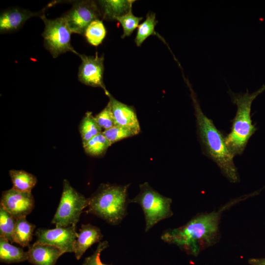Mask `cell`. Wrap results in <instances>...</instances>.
I'll return each instance as SVG.
<instances>
[{
    "label": "cell",
    "instance_id": "obj_8",
    "mask_svg": "<svg viewBox=\"0 0 265 265\" xmlns=\"http://www.w3.org/2000/svg\"><path fill=\"white\" fill-rule=\"evenodd\" d=\"M72 33L84 35L87 27L93 21L102 18L101 11L94 0H80L63 15Z\"/></svg>",
    "mask_w": 265,
    "mask_h": 265
},
{
    "label": "cell",
    "instance_id": "obj_16",
    "mask_svg": "<svg viewBox=\"0 0 265 265\" xmlns=\"http://www.w3.org/2000/svg\"><path fill=\"white\" fill-rule=\"evenodd\" d=\"M132 0H103L98 3L101 8L102 19L115 20V18L127 13L132 9Z\"/></svg>",
    "mask_w": 265,
    "mask_h": 265
},
{
    "label": "cell",
    "instance_id": "obj_5",
    "mask_svg": "<svg viewBox=\"0 0 265 265\" xmlns=\"http://www.w3.org/2000/svg\"><path fill=\"white\" fill-rule=\"evenodd\" d=\"M139 193L129 203L139 204L145 219V232L162 220L172 216V199L160 194L145 182L139 186Z\"/></svg>",
    "mask_w": 265,
    "mask_h": 265
},
{
    "label": "cell",
    "instance_id": "obj_19",
    "mask_svg": "<svg viewBox=\"0 0 265 265\" xmlns=\"http://www.w3.org/2000/svg\"><path fill=\"white\" fill-rule=\"evenodd\" d=\"M9 175L12 188L21 192H31L37 181L34 175L22 170H10Z\"/></svg>",
    "mask_w": 265,
    "mask_h": 265
},
{
    "label": "cell",
    "instance_id": "obj_14",
    "mask_svg": "<svg viewBox=\"0 0 265 265\" xmlns=\"http://www.w3.org/2000/svg\"><path fill=\"white\" fill-rule=\"evenodd\" d=\"M27 261L33 265H55L63 254L57 247L34 242L28 247Z\"/></svg>",
    "mask_w": 265,
    "mask_h": 265
},
{
    "label": "cell",
    "instance_id": "obj_15",
    "mask_svg": "<svg viewBox=\"0 0 265 265\" xmlns=\"http://www.w3.org/2000/svg\"><path fill=\"white\" fill-rule=\"evenodd\" d=\"M103 235L101 230L91 224H82L74 244V253L80 260L85 251L93 244L101 242Z\"/></svg>",
    "mask_w": 265,
    "mask_h": 265
},
{
    "label": "cell",
    "instance_id": "obj_3",
    "mask_svg": "<svg viewBox=\"0 0 265 265\" xmlns=\"http://www.w3.org/2000/svg\"><path fill=\"white\" fill-rule=\"evenodd\" d=\"M265 91V84L259 89L249 93H235L230 88L228 91L232 102L237 106L234 118L231 121L230 132L225 136L226 145L233 155H241L244 152L249 140L257 130L252 123L251 110L253 101Z\"/></svg>",
    "mask_w": 265,
    "mask_h": 265
},
{
    "label": "cell",
    "instance_id": "obj_13",
    "mask_svg": "<svg viewBox=\"0 0 265 265\" xmlns=\"http://www.w3.org/2000/svg\"><path fill=\"white\" fill-rule=\"evenodd\" d=\"M109 98L114 119L115 126L140 132V127L134 108L115 99L107 90L105 92Z\"/></svg>",
    "mask_w": 265,
    "mask_h": 265
},
{
    "label": "cell",
    "instance_id": "obj_17",
    "mask_svg": "<svg viewBox=\"0 0 265 265\" xmlns=\"http://www.w3.org/2000/svg\"><path fill=\"white\" fill-rule=\"evenodd\" d=\"M27 252L9 243L3 237H0V260L6 264L18 263L27 261Z\"/></svg>",
    "mask_w": 265,
    "mask_h": 265
},
{
    "label": "cell",
    "instance_id": "obj_28",
    "mask_svg": "<svg viewBox=\"0 0 265 265\" xmlns=\"http://www.w3.org/2000/svg\"><path fill=\"white\" fill-rule=\"evenodd\" d=\"M108 246L107 241L99 242L94 252L86 257L81 265H108L104 264L101 260V254L103 251Z\"/></svg>",
    "mask_w": 265,
    "mask_h": 265
},
{
    "label": "cell",
    "instance_id": "obj_1",
    "mask_svg": "<svg viewBox=\"0 0 265 265\" xmlns=\"http://www.w3.org/2000/svg\"><path fill=\"white\" fill-rule=\"evenodd\" d=\"M256 193V191L232 199L216 211L199 213L185 225L164 231L161 239L165 242L177 245L188 254L196 256L219 240V224L223 212L254 196Z\"/></svg>",
    "mask_w": 265,
    "mask_h": 265
},
{
    "label": "cell",
    "instance_id": "obj_9",
    "mask_svg": "<svg viewBox=\"0 0 265 265\" xmlns=\"http://www.w3.org/2000/svg\"><path fill=\"white\" fill-rule=\"evenodd\" d=\"M77 233L76 225H74L52 229H38L35 232V242L55 246L63 254L74 253V244Z\"/></svg>",
    "mask_w": 265,
    "mask_h": 265
},
{
    "label": "cell",
    "instance_id": "obj_24",
    "mask_svg": "<svg viewBox=\"0 0 265 265\" xmlns=\"http://www.w3.org/2000/svg\"><path fill=\"white\" fill-rule=\"evenodd\" d=\"M16 219L10 213L0 206V237L13 242V233Z\"/></svg>",
    "mask_w": 265,
    "mask_h": 265
},
{
    "label": "cell",
    "instance_id": "obj_26",
    "mask_svg": "<svg viewBox=\"0 0 265 265\" xmlns=\"http://www.w3.org/2000/svg\"><path fill=\"white\" fill-rule=\"evenodd\" d=\"M102 132L111 145L118 141L138 134L134 130L117 126H114L104 130Z\"/></svg>",
    "mask_w": 265,
    "mask_h": 265
},
{
    "label": "cell",
    "instance_id": "obj_22",
    "mask_svg": "<svg viewBox=\"0 0 265 265\" xmlns=\"http://www.w3.org/2000/svg\"><path fill=\"white\" fill-rule=\"evenodd\" d=\"M158 23L156 19V14L152 12L147 14L146 19L139 25L134 42L137 46L140 47L143 42L150 36L158 35L155 27Z\"/></svg>",
    "mask_w": 265,
    "mask_h": 265
},
{
    "label": "cell",
    "instance_id": "obj_10",
    "mask_svg": "<svg viewBox=\"0 0 265 265\" xmlns=\"http://www.w3.org/2000/svg\"><path fill=\"white\" fill-rule=\"evenodd\" d=\"M81 63L79 68L78 79L83 84L92 87H99L107 91L103 82L104 56H99L96 53L94 56L79 54Z\"/></svg>",
    "mask_w": 265,
    "mask_h": 265
},
{
    "label": "cell",
    "instance_id": "obj_18",
    "mask_svg": "<svg viewBox=\"0 0 265 265\" xmlns=\"http://www.w3.org/2000/svg\"><path fill=\"white\" fill-rule=\"evenodd\" d=\"M35 228L34 224L27 221L26 217L16 219L13 233V242L22 247L28 246L32 239Z\"/></svg>",
    "mask_w": 265,
    "mask_h": 265
},
{
    "label": "cell",
    "instance_id": "obj_20",
    "mask_svg": "<svg viewBox=\"0 0 265 265\" xmlns=\"http://www.w3.org/2000/svg\"><path fill=\"white\" fill-rule=\"evenodd\" d=\"M102 128L97 123L95 116L90 111L87 112L82 119L79 126V131L82 145L93 137L102 132Z\"/></svg>",
    "mask_w": 265,
    "mask_h": 265
},
{
    "label": "cell",
    "instance_id": "obj_12",
    "mask_svg": "<svg viewBox=\"0 0 265 265\" xmlns=\"http://www.w3.org/2000/svg\"><path fill=\"white\" fill-rule=\"evenodd\" d=\"M45 9L32 12L20 7H11L3 11L0 15V33L13 32L21 28L27 20L33 17L45 14Z\"/></svg>",
    "mask_w": 265,
    "mask_h": 265
},
{
    "label": "cell",
    "instance_id": "obj_11",
    "mask_svg": "<svg viewBox=\"0 0 265 265\" xmlns=\"http://www.w3.org/2000/svg\"><path fill=\"white\" fill-rule=\"evenodd\" d=\"M0 206L15 219L26 217L34 207V200L31 192H24L13 188L2 193Z\"/></svg>",
    "mask_w": 265,
    "mask_h": 265
},
{
    "label": "cell",
    "instance_id": "obj_4",
    "mask_svg": "<svg viewBox=\"0 0 265 265\" xmlns=\"http://www.w3.org/2000/svg\"><path fill=\"white\" fill-rule=\"evenodd\" d=\"M129 186L101 184L88 198L86 212L97 216L111 224H118L127 212Z\"/></svg>",
    "mask_w": 265,
    "mask_h": 265
},
{
    "label": "cell",
    "instance_id": "obj_29",
    "mask_svg": "<svg viewBox=\"0 0 265 265\" xmlns=\"http://www.w3.org/2000/svg\"><path fill=\"white\" fill-rule=\"evenodd\" d=\"M248 263L250 265H265V258H250Z\"/></svg>",
    "mask_w": 265,
    "mask_h": 265
},
{
    "label": "cell",
    "instance_id": "obj_6",
    "mask_svg": "<svg viewBox=\"0 0 265 265\" xmlns=\"http://www.w3.org/2000/svg\"><path fill=\"white\" fill-rule=\"evenodd\" d=\"M60 202L52 219L56 227L76 225L83 210L88 205L89 199L78 192L66 179Z\"/></svg>",
    "mask_w": 265,
    "mask_h": 265
},
{
    "label": "cell",
    "instance_id": "obj_25",
    "mask_svg": "<svg viewBox=\"0 0 265 265\" xmlns=\"http://www.w3.org/2000/svg\"><path fill=\"white\" fill-rule=\"evenodd\" d=\"M143 20V17H136L132 14V9L127 13L118 17L115 20L117 21L122 26L123 33L121 37L124 38L130 36L136 27L139 22Z\"/></svg>",
    "mask_w": 265,
    "mask_h": 265
},
{
    "label": "cell",
    "instance_id": "obj_7",
    "mask_svg": "<svg viewBox=\"0 0 265 265\" xmlns=\"http://www.w3.org/2000/svg\"><path fill=\"white\" fill-rule=\"evenodd\" d=\"M40 18L45 25L44 30L42 34L44 45L53 58L68 52L79 55L71 45L72 32L62 16L48 19L44 14Z\"/></svg>",
    "mask_w": 265,
    "mask_h": 265
},
{
    "label": "cell",
    "instance_id": "obj_2",
    "mask_svg": "<svg viewBox=\"0 0 265 265\" xmlns=\"http://www.w3.org/2000/svg\"><path fill=\"white\" fill-rule=\"evenodd\" d=\"M184 80L188 87L196 117L197 132L203 154L213 161L222 174L231 183L239 181L234 156L225 142V136L216 128L212 120L203 112L197 95L189 80Z\"/></svg>",
    "mask_w": 265,
    "mask_h": 265
},
{
    "label": "cell",
    "instance_id": "obj_21",
    "mask_svg": "<svg viewBox=\"0 0 265 265\" xmlns=\"http://www.w3.org/2000/svg\"><path fill=\"white\" fill-rule=\"evenodd\" d=\"M106 30L102 20L98 19L92 22L87 27L84 33L87 42L92 46L97 47L105 38Z\"/></svg>",
    "mask_w": 265,
    "mask_h": 265
},
{
    "label": "cell",
    "instance_id": "obj_27",
    "mask_svg": "<svg viewBox=\"0 0 265 265\" xmlns=\"http://www.w3.org/2000/svg\"><path fill=\"white\" fill-rule=\"evenodd\" d=\"M95 118L100 127L104 130L115 126L113 115L109 102L105 108L95 116Z\"/></svg>",
    "mask_w": 265,
    "mask_h": 265
},
{
    "label": "cell",
    "instance_id": "obj_23",
    "mask_svg": "<svg viewBox=\"0 0 265 265\" xmlns=\"http://www.w3.org/2000/svg\"><path fill=\"white\" fill-rule=\"evenodd\" d=\"M111 145L103 132H101L88 140L83 145L86 153L88 155L98 157L103 155Z\"/></svg>",
    "mask_w": 265,
    "mask_h": 265
}]
</instances>
